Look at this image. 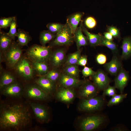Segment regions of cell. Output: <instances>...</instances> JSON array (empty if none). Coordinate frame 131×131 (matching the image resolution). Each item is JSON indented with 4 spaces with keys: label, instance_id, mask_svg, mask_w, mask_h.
Segmentation results:
<instances>
[{
    "label": "cell",
    "instance_id": "obj_1",
    "mask_svg": "<svg viewBox=\"0 0 131 131\" xmlns=\"http://www.w3.org/2000/svg\"><path fill=\"white\" fill-rule=\"evenodd\" d=\"M31 115L28 107L22 103L4 102L0 106V130L8 131L23 130L30 124Z\"/></svg>",
    "mask_w": 131,
    "mask_h": 131
},
{
    "label": "cell",
    "instance_id": "obj_2",
    "mask_svg": "<svg viewBox=\"0 0 131 131\" xmlns=\"http://www.w3.org/2000/svg\"><path fill=\"white\" fill-rule=\"evenodd\" d=\"M51 47L34 45L27 50L28 58L32 62H46L51 53Z\"/></svg>",
    "mask_w": 131,
    "mask_h": 131
},
{
    "label": "cell",
    "instance_id": "obj_3",
    "mask_svg": "<svg viewBox=\"0 0 131 131\" xmlns=\"http://www.w3.org/2000/svg\"><path fill=\"white\" fill-rule=\"evenodd\" d=\"M18 43L12 42L9 48L3 53V58L7 66L14 68L22 57V50Z\"/></svg>",
    "mask_w": 131,
    "mask_h": 131
},
{
    "label": "cell",
    "instance_id": "obj_4",
    "mask_svg": "<svg viewBox=\"0 0 131 131\" xmlns=\"http://www.w3.org/2000/svg\"><path fill=\"white\" fill-rule=\"evenodd\" d=\"M56 35L55 38L50 44L49 46L51 47L57 46H69L73 42L74 40L73 33L66 23L63 29Z\"/></svg>",
    "mask_w": 131,
    "mask_h": 131
},
{
    "label": "cell",
    "instance_id": "obj_5",
    "mask_svg": "<svg viewBox=\"0 0 131 131\" xmlns=\"http://www.w3.org/2000/svg\"><path fill=\"white\" fill-rule=\"evenodd\" d=\"M28 58L22 57L14 68L18 75L26 81L32 79L34 70Z\"/></svg>",
    "mask_w": 131,
    "mask_h": 131
},
{
    "label": "cell",
    "instance_id": "obj_6",
    "mask_svg": "<svg viewBox=\"0 0 131 131\" xmlns=\"http://www.w3.org/2000/svg\"><path fill=\"white\" fill-rule=\"evenodd\" d=\"M104 100L102 97L96 96L88 99H82L78 106L83 112H91L99 110L103 107Z\"/></svg>",
    "mask_w": 131,
    "mask_h": 131
},
{
    "label": "cell",
    "instance_id": "obj_7",
    "mask_svg": "<svg viewBox=\"0 0 131 131\" xmlns=\"http://www.w3.org/2000/svg\"><path fill=\"white\" fill-rule=\"evenodd\" d=\"M24 93L28 98L34 100H46L49 97V95L36 84L26 86L24 90Z\"/></svg>",
    "mask_w": 131,
    "mask_h": 131
},
{
    "label": "cell",
    "instance_id": "obj_8",
    "mask_svg": "<svg viewBox=\"0 0 131 131\" xmlns=\"http://www.w3.org/2000/svg\"><path fill=\"white\" fill-rule=\"evenodd\" d=\"M99 91L93 82L85 80L80 86L78 95L82 99L90 98L97 96Z\"/></svg>",
    "mask_w": 131,
    "mask_h": 131
},
{
    "label": "cell",
    "instance_id": "obj_9",
    "mask_svg": "<svg viewBox=\"0 0 131 131\" xmlns=\"http://www.w3.org/2000/svg\"><path fill=\"white\" fill-rule=\"evenodd\" d=\"M104 118L98 115H94L85 118L81 122L80 127L83 131L94 130L98 127L104 122Z\"/></svg>",
    "mask_w": 131,
    "mask_h": 131
},
{
    "label": "cell",
    "instance_id": "obj_10",
    "mask_svg": "<svg viewBox=\"0 0 131 131\" xmlns=\"http://www.w3.org/2000/svg\"><path fill=\"white\" fill-rule=\"evenodd\" d=\"M0 89L2 95L10 98L20 97L24 93V90L22 86L16 81Z\"/></svg>",
    "mask_w": 131,
    "mask_h": 131
},
{
    "label": "cell",
    "instance_id": "obj_11",
    "mask_svg": "<svg viewBox=\"0 0 131 131\" xmlns=\"http://www.w3.org/2000/svg\"><path fill=\"white\" fill-rule=\"evenodd\" d=\"M29 104L35 117L40 123H44L48 121L49 114L47 109L43 105L38 103L30 102Z\"/></svg>",
    "mask_w": 131,
    "mask_h": 131
},
{
    "label": "cell",
    "instance_id": "obj_12",
    "mask_svg": "<svg viewBox=\"0 0 131 131\" xmlns=\"http://www.w3.org/2000/svg\"><path fill=\"white\" fill-rule=\"evenodd\" d=\"M93 82L99 90H103L109 85L111 80L103 71L99 70L91 76Z\"/></svg>",
    "mask_w": 131,
    "mask_h": 131
},
{
    "label": "cell",
    "instance_id": "obj_13",
    "mask_svg": "<svg viewBox=\"0 0 131 131\" xmlns=\"http://www.w3.org/2000/svg\"><path fill=\"white\" fill-rule=\"evenodd\" d=\"M85 80H81L65 73L61 74L58 80L61 87L73 88L80 86Z\"/></svg>",
    "mask_w": 131,
    "mask_h": 131
},
{
    "label": "cell",
    "instance_id": "obj_14",
    "mask_svg": "<svg viewBox=\"0 0 131 131\" xmlns=\"http://www.w3.org/2000/svg\"><path fill=\"white\" fill-rule=\"evenodd\" d=\"M75 93L73 88L61 87L56 94V97L59 100L66 103L72 102L74 99Z\"/></svg>",
    "mask_w": 131,
    "mask_h": 131
},
{
    "label": "cell",
    "instance_id": "obj_15",
    "mask_svg": "<svg viewBox=\"0 0 131 131\" xmlns=\"http://www.w3.org/2000/svg\"><path fill=\"white\" fill-rule=\"evenodd\" d=\"M129 79L128 72L122 67L114 79L115 86L123 94L124 88L127 85Z\"/></svg>",
    "mask_w": 131,
    "mask_h": 131
},
{
    "label": "cell",
    "instance_id": "obj_16",
    "mask_svg": "<svg viewBox=\"0 0 131 131\" xmlns=\"http://www.w3.org/2000/svg\"><path fill=\"white\" fill-rule=\"evenodd\" d=\"M104 66L110 74L115 76L117 75L123 67L121 62L116 54H114L111 61L105 64Z\"/></svg>",
    "mask_w": 131,
    "mask_h": 131
},
{
    "label": "cell",
    "instance_id": "obj_17",
    "mask_svg": "<svg viewBox=\"0 0 131 131\" xmlns=\"http://www.w3.org/2000/svg\"><path fill=\"white\" fill-rule=\"evenodd\" d=\"M65 58L64 51L60 49L52 52L49 60L50 65L54 68H57L62 65Z\"/></svg>",
    "mask_w": 131,
    "mask_h": 131
},
{
    "label": "cell",
    "instance_id": "obj_18",
    "mask_svg": "<svg viewBox=\"0 0 131 131\" xmlns=\"http://www.w3.org/2000/svg\"><path fill=\"white\" fill-rule=\"evenodd\" d=\"M35 83L49 95L52 94L55 89V83L43 76H40L35 81Z\"/></svg>",
    "mask_w": 131,
    "mask_h": 131
},
{
    "label": "cell",
    "instance_id": "obj_19",
    "mask_svg": "<svg viewBox=\"0 0 131 131\" xmlns=\"http://www.w3.org/2000/svg\"><path fill=\"white\" fill-rule=\"evenodd\" d=\"M80 26L81 28L82 32L87 37L88 42L90 46L95 47L100 46L101 34L99 33L98 34H94L89 32L83 25V21L82 20L80 22Z\"/></svg>",
    "mask_w": 131,
    "mask_h": 131
},
{
    "label": "cell",
    "instance_id": "obj_20",
    "mask_svg": "<svg viewBox=\"0 0 131 131\" xmlns=\"http://www.w3.org/2000/svg\"><path fill=\"white\" fill-rule=\"evenodd\" d=\"M84 15L83 12H78L71 15L67 17L66 23L70 27L73 34L78 27Z\"/></svg>",
    "mask_w": 131,
    "mask_h": 131
},
{
    "label": "cell",
    "instance_id": "obj_21",
    "mask_svg": "<svg viewBox=\"0 0 131 131\" xmlns=\"http://www.w3.org/2000/svg\"><path fill=\"white\" fill-rule=\"evenodd\" d=\"M81 27L80 26L73 33L74 40L75 42L77 50L80 49V47L88 45V39L86 36L83 34Z\"/></svg>",
    "mask_w": 131,
    "mask_h": 131
},
{
    "label": "cell",
    "instance_id": "obj_22",
    "mask_svg": "<svg viewBox=\"0 0 131 131\" xmlns=\"http://www.w3.org/2000/svg\"><path fill=\"white\" fill-rule=\"evenodd\" d=\"M121 48L122 52L121 58L122 59H127L131 56V36L123 38Z\"/></svg>",
    "mask_w": 131,
    "mask_h": 131
},
{
    "label": "cell",
    "instance_id": "obj_23",
    "mask_svg": "<svg viewBox=\"0 0 131 131\" xmlns=\"http://www.w3.org/2000/svg\"><path fill=\"white\" fill-rule=\"evenodd\" d=\"M13 40L7 33L1 31L0 33V49L3 53L10 47Z\"/></svg>",
    "mask_w": 131,
    "mask_h": 131
},
{
    "label": "cell",
    "instance_id": "obj_24",
    "mask_svg": "<svg viewBox=\"0 0 131 131\" xmlns=\"http://www.w3.org/2000/svg\"><path fill=\"white\" fill-rule=\"evenodd\" d=\"M16 81L15 77L11 73L7 71L3 72L0 75V89L13 82Z\"/></svg>",
    "mask_w": 131,
    "mask_h": 131
},
{
    "label": "cell",
    "instance_id": "obj_25",
    "mask_svg": "<svg viewBox=\"0 0 131 131\" xmlns=\"http://www.w3.org/2000/svg\"><path fill=\"white\" fill-rule=\"evenodd\" d=\"M16 36L18 44L20 46H27L31 39L30 36L27 32L20 29L18 30Z\"/></svg>",
    "mask_w": 131,
    "mask_h": 131
},
{
    "label": "cell",
    "instance_id": "obj_26",
    "mask_svg": "<svg viewBox=\"0 0 131 131\" xmlns=\"http://www.w3.org/2000/svg\"><path fill=\"white\" fill-rule=\"evenodd\" d=\"M34 69L40 76H44L49 71V67L45 62H32Z\"/></svg>",
    "mask_w": 131,
    "mask_h": 131
},
{
    "label": "cell",
    "instance_id": "obj_27",
    "mask_svg": "<svg viewBox=\"0 0 131 131\" xmlns=\"http://www.w3.org/2000/svg\"><path fill=\"white\" fill-rule=\"evenodd\" d=\"M56 35V34L52 33L48 30H44L40 33V42L41 45L45 46L47 43L55 38Z\"/></svg>",
    "mask_w": 131,
    "mask_h": 131
},
{
    "label": "cell",
    "instance_id": "obj_28",
    "mask_svg": "<svg viewBox=\"0 0 131 131\" xmlns=\"http://www.w3.org/2000/svg\"><path fill=\"white\" fill-rule=\"evenodd\" d=\"M102 45L110 49L114 54H117L118 49L117 45L113 41L108 40L104 36L101 35L100 46Z\"/></svg>",
    "mask_w": 131,
    "mask_h": 131
},
{
    "label": "cell",
    "instance_id": "obj_29",
    "mask_svg": "<svg viewBox=\"0 0 131 131\" xmlns=\"http://www.w3.org/2000/svg\"><path fill=\"white\" fill-rule=\"evenodd\" d=\"M80 49L69 54L65 63V66L69 65H77L78 61L81 56Z\"/></svg>",
    "mask_w": 131,
    "mask_h": 131
},
{
    "label": "cell",
    "instance_id": "obj_30",
    "mask_svg": "<svg viewBox=\"0 0 131 131\" xmlns=\"http://www.w3.org/2000/svg\"><path fill=\"white\" fill-rule=\"evenodd\" d=\"M80 72L77 65L66 66L64 70V73L77 78L79 76Z\"/></svg>",
    "mask_w": 131,
    "mask_h": 131
},
{
    "label": "cell",
    "instance_id": "obj_31",
    "mask_svg": "<svg viewBox=\"0 0 131 131\" xmlns=\"http://www.w3.org/2000/svg\"><path fill=\"white\" fill-rule=\"evenodd\" d=\"M61 74L60 72L57 68H54L43 76L56 83L57 81H58Z\"/></svg>",
    "mask_w": 131,
    "mask_h": 131
},
{
    "label": "cell",
    "instance_id": "obj_32",
    "mask_svg": "<svg viewBox=\"0 0 131 131\" xmlns=\"http://www.w3.org/2000/svg\"><path fill=\"white\" fill-rule=\"evenodd\" d=\"M127 95V94L121 93L119 95L116 94L112 97L108 102L107 106H109L118 104L122 102L123 99L126 98Z\"/></svg>",
    "mask_w": 131,
    "mask_h": 131
},
{
    "label": "cell",
    "instance_id": "obj_33",
    "mask_svg": "<svg viewBox=\"0 0 131 131\" xmlns=\"http://www.w3.org/2000/svg\"><path fill=\"white\" fill-rule=\"evenodd\" d=\"M65 24L58 23H49L46 25L48 30L53 34H56L61 30L64 27Z\"/></svg>",
    "mask_w": 131,
    "mask_h": 131
},
{
    "label": "cell",
    "instance_id": "obj_34",
    "mask_svg": "<svg viewBox=\"0 0 131 131\" xmlns=\"http://www.w3.org/2000/svg\"><path fill=\"white\" fill-rule=\"evenodd\" d=\"M10 29L8 33L9 36L14 40L16 36L17 32L16 30L17 21L16 16H14L10 26Z\"/></svg>",
    "mask_w": 131,
    "mask_h": 131
},
{
    "label": "cell",
    "instance_id": "obj_35",
    "mask_svg": "<svg viewBox=\"0 0 131 131\" xmlns=\"http://www.w3.org/2000/svg\"><path fill=\"white\" fill-rule=\"evenodd\" d=\"M14 16L2 17L0 19V28H6L10 26Z\"/></svg>",
    "mask_w": 131,
    "mask_h": 131
},
{
    "label": "cell",
    "instance_id": "obj_36",
    "mask_svg": "<svg viewBox=\"0 0 131 131\" xmlns=\"http://www.w3.org/2000/svg\"><path fill=\"white\" fill-rule=\"evenodd\" d=\"M116 88L115 85L111 86L109 85L103 90V95L109 97L113 96L116 94Z\"/></svg>",
    "mask_w": 131,
    "mask_h": 131
},
{
    "label": "cell",
    "instance_id": "obj_37",
    "mask_svg": "<svg viewBox=\"0 0 131 131\" xmlns=\"http://www.w3.org/2000/svg\"><path fill=\"white\" fill-rule=\"evenodd\" d=\"M108 32L110 33L115 37L118 40L121 39L120 31L116 27L113 26H108L107 27Z\"/></svg>",
    "mask_w": 131,
    "mask_h": 131
},
{
    "label": "cell",
    "instance_id": "obj_38",
    "mask_svg": "<svg viewBox=\"0 0 131 131\" xmlns=\"http://www.w3.org/2000/svg\"><path fill=\"white\" fill-rule=\"evenodd\" d=\"M84 23L86 26L89 29L94 28L97 24L96 20L91 16L87 17L85 20Z\"/></svg>",
    "mask_w": 131,
    "mask_h": 131
},
{
    "label": "cell",
    "instance_id": "obj_39",
    "mask_svg": "<svg viewBox=\"0 0 131 131\" xmlns=\"http://www.w3.org/2000/svg\"><path fill=\"white\" fill-rule=\"evenodd\" d=\"M95 72L91 68L85 66L82 71L83 76L85 78L91 76L94 74Z\"/></svg>",
    "mask_w": 131,
    "mask_h": 131
},
{
    "label": "cell",
    "instance_id": "obj_40",
    "mask_svg": "<svg viewBox=\"0 0 131 131\" xmlns=\"http://www.w3.org/2000/svg\"><path fill=\"white\" fill-rule=\"evenodd\" d=\"M96 60L98 64L100 65L104 64L107 60L106 56L102 53L99 54L97 56Z\"/></svg>",
    "mask_w": 131,
    "mask_h": 131
},
{
    "label": "cell",
    "instance_id": "obj_41",
    "mask_svg": "<svg viewBox=\"0 0 131 131\" xmlns=\"http://www.w3.org/2000/svg\"><path fill=\"white\" fill-rule=\"evenodd\" d=\"M87 58L86 56L84 55L81 56L78 61L77 65L85 66L87 64Z\"/></svg>",
    "mask_w": 131,
    "mask_h": 131
},
{
    "label": "cell",
    "instance_id": "obj_42",
    "mask_svg": "<svg viewBox=\"0 0 131 131\" xmlns=\"http://www.w3.org/2000/svg\"><path fill=\"white\" fill-rule=\"evenodd\" d=\"M104 36L107 39L113 41V37L112 35L109 32H105L104 33Z\"/></svg>",
    "mask_w": 131,
    "mask_h": 131
}]
</instances>
